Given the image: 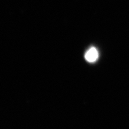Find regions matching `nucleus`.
I'll list each match as a JSON object with an SVG mask.
<instances>
[{"instance_id": "obj_1", "label": "nucleus", "mask_w": 129, "mask_h": 129, "mask_svg": "<svg viewBox=\"0 0 129 129\" xmlns=\"http://www.w3.org/2000/svg\"><path fill=\"white\" fill-rule=\"evenodd\" d=\"M99 57V54L98 51L95 47L90 48L87 51L85 54V59L87 62L90 63H93L96 62L97 59Z\"/></svg>"}]
</instances>
